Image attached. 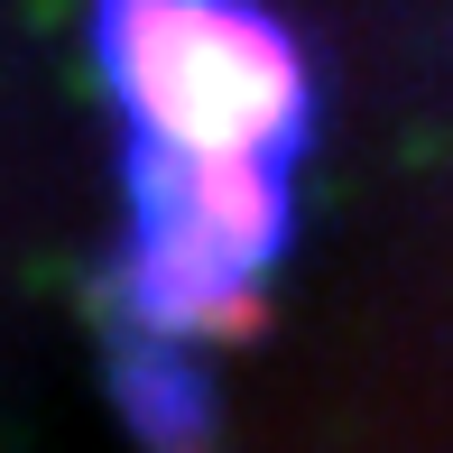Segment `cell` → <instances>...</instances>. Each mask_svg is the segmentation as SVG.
<instances>
[{"mask_svg": "<svg viewBox=\"0 0 453 453\" xmlns=\"http://www.w3.org/2000/svg\"><path fill=\"white\" fill-rule=\"evenodd\" d=\"M120 407H130V426L157 453H203L213 444V380L185 361V342H157V334L130 342V361H120Z\"/></svg>", "mask_w": 453, "mask_h": 453, "instance_id": "3957f363", "label": "cell"}, {"mask_svg": "<svg viewBox=\"0 0 453 453\" xmlns=\"http://www.w3.org/2000/svg\"><path fill=\"white\" fill-rule=\"evenodd\" d=\"M296 232V167L269 157H185L130 130V296L139 334L222 342L259 315V278Z\"/></svg>", "mask_w": 453, "mask_h": 453, "instance_id": "7a4b0ae2", "label": "cell"}, {"mask_svg": "<svg viewBox=\"0 0 453 453\" xmlns=\"http://www.w3.org/2000/svg\"><path fill=\"white\" fill-rule=\"evenodd\" d=\"M93 56L157 149L296 167L315 139V65L259 0H93Z\"/></svg>", "mask_w": 453, "mask_h": 453, "instance_id": "6da1fadb", "label": "cell"}]
</instances>
